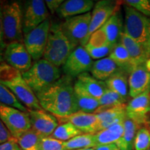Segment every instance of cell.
Masks as SVG:
<instances>
[{"label": "cell", "mask_w": 150, "mask_h": 150, "mask_svg": "<svg viewBox=\"0 0 150 150\" xmlns=\"http://www.w3.org/2000/svg\"><path fill=\"white\" fill-rule=\"evenodd\" d=\"M73 78L63 75L51 86L37 94L41 108L56 117H67L78 111Z\"/></svg>", "instance_id": "6da1fadb"}, {"label": "cell", "mask_w": 150, "mask_h": 150, "mask_svg": "<svg viewBox=\"0 0 150 150\" xmlns=\"http://www.w3.org/2000/svg\"><path fill=\"white\" fill-rule=\"evenodd\" d=\"M59 67L44 59L35 61L31 68L22 74V77L35 95L51 86L61 77Z\"/></svg>", "instance_id": "7a4b0ae2"}, {"label": "cell", "mask_w": 150, "mask_h": 150, "mask_svg": "<svg viewBox=\"0 0 150 150\" xmlns=\"http://www.w3.org/2000/svg\"><path fill=\"white\" fill-rule=\"evenodd\" d=\"M74 47L65 36L61 24H52L43 59L59 67L65 64Z\"/></svg>", "instance_id": "3957f363"}, {"label": "cell", "mask_w": 150, "mask_h": 150, "mask_svg": "<svg viewBox=\"0 0 150 150\" xmlns=\"http://www.w3.org/2000/svg\"><path fill=\"white\" fill-rule=\"evenodd\" d=\"M124 32L143 47L149 54L150 47V19L126 4L124 6Z\"/></svg>", "instance_id": "277c9868"}, {"label": "cell", "mask_w": 150, "mask_h": 150, "mask_svg": "<svg viewBox=\"0 0 150 150\" xmlns=\"http://www.w3.org/2000/svg\"><path fill=\"white\" fill-rule=\"evenodd\" d=\"M23 12L17 1L8 2L1 6V21L6 42H22Z\"/></svg>", "instance_id": "5b68a950"}, {"label": "cell", "mask_w": 150, "mask_h": 150, "mask_svg": "<svg viewBox=\"0 0 150 150\" xmlns=\"http://www.w3.org/2000/svg\"><path fill=\"white\" fill-rule=\"evenodd\" d=\"M0 119L11 133L13 138H18L31 129L28 112L0 103Z\"/></svg>", "instance_id": "8992f818"}, {"label": "cell", "mask_w": 150, "mask_h": 150, "mask_svg": "<svg viewBox=\"0 0 150 150\" xmlns=\"http://www.w3.org/2000/svg\"><path fill=\"white\" fill-rule=\"evenodd\" d=\"M51 22L47 19L40 25L24 35L23 43L33 61L42 59L47 44Z\"/></svg>", "instance_id": "52a82bcc"}, {"label": "cell", "mask_w": 150, "mask_h": 150, "mask_svg": "<svg viewBox=\"0 0 150 150\" xmlns=\"http://www.w3.org/2000/svg\"><path fill=\"white\" fill-rule=\"evenodd\" d=\"M91 13L80 15L67 18L61 24V29L74 48L79 46L85 40L89 31Z\"/></svg>", "instance_id": "ba28073f"}, {"label": "cell", "mask_w": 150, "mask_h": 150, "mask_svg": "<svg viewBox=\"0 0 150 150\" xmlns=\"http://www.w3.org/2000/svg\"><path fill=\"white\" fill-rule=\"evenodd\" d=\"M117 10H119L118 1L110 0H102L97 1L94 6L93 13H91V20L88 33L81 45L83 47L86 46L88 42L91 35L101 29Z\"/></svg>", "instance_id": "9c48e42d"}, {"label": "cell", "mask_w": 150, "mask_h": 150, "mask_svg": "<svg viewBox=\"0 0 150 150\" xmlns=\"http://www.w3.org/2000/svg\"><path fill=\"white\" fill-rule=\"evenodd\" d=\"M93 59L84 47H76L63 65L65 75L71 77H78L79 75L91 71L93 67Z\"/></svg>", "instance_id": "30bf717a"}, {"label": "cell", "mask_w": 150, "mask_h": 150, "mask_svg": "<svg viewBox=\"0 0 150 150\" xmlns=\"http://www.w3.org/2000/svg\"><path fill=\"white\" fill-rule=\"evenodd\" d=\"M22 12L24 35L35 29L48 19L47 8L45 1L42 0L27 1Z\"/></svg>", "instance_id": "8fae6325"}, {"label": "cell", "mask_w": 150, "mask_h": 150, "mask_svg": "<svg viewBox=\"0 0 150 150\" xmlns=\"http://www.w3.org/2000/svg\"><path fill=\"white\" fill-rule=\"evenodd\" d=\"M127 117L141 127H150V92H145L134 97L127 104Z\"/></svg>", "instance_id": "7c38bea8"}, {"label": "cell", "mask_w": 150, "mask_h": 150, "mask_svg": "<svg viewBox=\"0 0 150 150\" xmlns=\"http://www.w3.org/2000/svg\"><path fill=\"white\" fill-rule=\"evenodd\" d=\"M14 94L28 110L42 109L35 93L24 80L22 75L10 81L0 82Z\"/></svg>", "instance_id": "4fadbf2b"}, {"label": "cell", "mask_w": 150, "mask_h": 150, "mask_svg": "<svg viewBox=\"0 0 150 150\" xmlns=\"http://www.w3.org/2000/svg\"><path fill=\"white\" fill-rule=\"evenodd\" d=\"M4 60L6 63L22 74L32 66V58L23 42H15L7 45L4 52Z\"/></svg>", "instance_id": "5bb4252c"}, {"label": "cell", "mask_w": 150, "mask_h": 150, "mask_svg": "<svg viewBox=\"0 0 150 150\" xmlns=\"http://www.w3.org/2000/svg\"><path fill=\"white\" fill-rule=\"evenodd\" d=\"M31 129L43 137L52 136L59 126L57 117L44 109L28 110Z\"/></svg>", "instance_id": "9a60e30c"}, {"label": "cell", "mask_w": 150, "mask_h": 150, "mask_svg": "<svg viewBox=\"0 0 150 150\" xmlns=\"http://www.w3.org/2000/svg\"><path fill=\"white\" fill-rule=\"evenodd\" d=\"M59 122H70L83 134H95L99 131V121L94 113L77 111L63 117H57Z\"/></svg>", "instance_id": "2e32d148"}, {"label": "cell", "mask_w": 150, "mask_h": 150, "mask_svg": "<svg viewBox=\"0 0 150 150\" xmlns=\"http://www.w3.org/2000/svg\"><path fill=\"white\" fill-rule=\"evenodd\" d=\"M129 96L132 98L145 92H150V70L146 65L136 66L129 76Z\"/></svg>", "instance_id": "e0dca14e"}, {"label": "cell", "mask_w": 150, "mask_h": 150, "mask_svg": "<svg viewBox=\"0 0 150 150\" xmlns=\"http://www.w3.org/2000/svg\"><path fill=\"white\" fill-rule=\"evenodd\" d=\"M99 29L102 31L108 43L110 45L115 46L120 42L121 35L124 29L122 16L120 11H116Z\"/></svg>", "instance_id": "ac0fdd59"}, {"label": "cell", "mask_w": 150, "mask_h": 150, "mask_svg": "<svg viewBox=\"0 0 150 150\" xmlns=\"http://www.w3.org/2000/svg\"><path fill=\"white\" fill-rule=\"evenodd\" d=\"M93 6L92 0H67L63 1L56 13L61 18L67 19L88 13Z\"/></svg>", "instance_id": "d6986e66"}, {"label": "cell", "mask_w": 150, "mask_h": 150, "mask_svg": "<svg viewBox=\"0 0 150 150\" xmlns=\"http://www.w3.org/2000/svg\"><path fill=\"white\" fill-rule=\"evenodd\" d=\"M126 107L127 104H123L94 113L99 121V131L107 129L116 123L125 121L127 117Z\"/></svg>", "instance_id": "ffe728a7"}, {"label": "cell", "mask_w": 150, "mask_h": 150, "mask_svg": "<svg viewBox=\"0 0 150 150\" xmlns=\"http://www.w3.org/2000/svg\"><path fill=\"white\" fill-rule=\"evenodd\" d=\"M120 42L128 52L135 66L146 65L150 57L147 50L143 47L129 37L124 31L122 33Z\"/></svg>", "instance_id": "44dd1931"}, {"label": "cell", "mask_w": 150, "mask_h": 150, "mask_svg": "<svg viewBox=\"0 0 150 150\" xmlns=\"http://www.w3.org/2000/svg\"><path fill=\"white\" fill-rule=\"evenodd\" d=\"M75 83L79 86L82 89L87 92L95 98L99 99L107 89L105 82L97 80L88 72L81 74L75 81Z\"/></svg>", "instance_id": "7402d4cb"}, {"label": "cell", "mask_w": 150, "mask_h": 150, "mask_svg": "<svg viewBox=\"0 0 150 150\" xmlns=\"http://www.w3.org/2000/svg\"><path fill=\"white\" fill-rule=\"evenodd\" d=\"M120 70L119 67L109 57L94 62L91 72L92 76L99 81H106Z\"/></svg>", "instance_id": "603a6c76"}, {"label": "cell", "mask_w": 150, "mask_h": 150, "mask_svg": "<svg viewBox=\"0 0 150 150\" xmlns=\"http://www.w3.org/2000/svg\"><path fill=\"white\" fill-rule=\"evenodd\" d=\"M74 90L78 111L95 113L100 106L99 99L91 96L75 83H74Z\"/></svg>", "instance_id": "cb8c5ba5"}, {"label": "cell", "mask_w": 150, "mask_h": 150, "mask_svg": "<svg viewBox=\"0 0 150 150\" xmlns=\"http://www.w3.org/2000/svg\"><path fill=\"white\" fill-rule=\"evenodd\" d=\"M126 119V118H125ZM124 121L116 123L108 128L104 129L94 134L97 145L117 143L124 134Z\"/></svg>", "instance_id": "d4e9b609"}, {"label": "cell", "mask_w": 150, "mask_h": 150, "mask_svg": "<svg viewBox=\"0 0 150 150\" xmlns=\"http://www.w3.org/2000/svg\"><path fill=\"white\" fill-rule=\"evenodd\" d=\"M142 127L128 117L124 121V134L116 143L121 150H133L134 149V140L137 131Z\"/></svg>", "instance_id": "484cf974"}, {"label": "cell", "mask_w": 150, "mask_h": 150, "mask_svg": "<svg viewBox=\"0 0 150 150\" xmlns=\"http://www.w3.org/2000/svg\"><path fill=\"white\" fill-rule=\"evenodd\" d=\"M108 57L115 62L120 70L127 74H130L136 67L131 61L128 52L121 42H119L114 47Z\"/></svg>", "instance_id": "4316f807"}, {"label": "cell", "mask_w": 150, "mask_h": 150, "mask_svg": "<svg viewBox=\"0 0 150 150\" xmlns=\"http://www.w3.org/2000/svg\"><path fill=\"white\" fill-rule=\"evenodd\" d=\"M108 89L111 90L118 95L127 99L129 95V79L127 74L122 70L117 71L110 78L105 81Z\"/></svg>", "instance_id": "83f0119b"}, {"label": "cell", "mask_w": 150, "mask_h": 150, "mask_svg": "<svg viewBox=\"0 0 150 150\" xmlns=\"http://www.w3.org/2000/svg\"><path fill=\"white\" fill-rule=\"evenodd\" d=\"M42 138L44 137L31 129L22 134L16 140L22 150H40Z\"/></svg>", "instance_id": "f1b7e54d"}, {"label": "cell", "mask_w": 150, "mask_h": 150, "mask_svg": "<svg viewBox=\"0 0 150 150\" xmlns=\"http://www.w3.org/2000/svg\"><path fill=\"white\" fill-rule=\"evenodd\" d=\"M97 146L94 134H83L64 142L65 150L95 148Z\"/></svg>", "instance_id": "f546056e"}, {"label": "cell", "mask_w": 150, "mask_h": 150, "mask_svg": "<svg viewBox=\"0 0 150 150\" xmlns=\"http://www.w3.org/2000/svg\"><path fill=\"white\" fill-rule=\"evenodd\" d=\"M127 102V99H124L122 97L118 95L111 90L107 89L104 92V95L99 99V108L95 111V113L102 111L103 110L107 109V108L115 107V106H120V105L126 104Z\"/></svg>", "instance_id": "4dcf8cb0"}, {"label": "cell", "mask_w": 150, "mask_h": 150, "mask_svg": "<svg viewBox=\"0 0 150 150\" xmlns=\"http://www.w3.org/2000/svg\"><path fill=\"white\" fill-rule=\"evenodd\" d=\"M81 134H83V133L72 123L63 122L57 127L51 136L57 140L65 142Z\"/></svg>", "instance_id": "1f68e13d"}, {"label": "cell", "mask_w": 150, "mask_h": 150, "mask_svg": "<svg viewBox=\"0 0 150 150\" xmlns=\"http://www.w3.org/2000/svg\"><path fill=\"white\" fill-rule=\"evenodd\" d=\"M0 103L12 106L24 112H28V109L17 99L13 93L6 86L0 83Z\"/></svg>", "instance_id": "d6a6232c"}, {"label": "cell", "mask_w": 150, "mask_h": 150, "mask_svg": "<svg viewBox=\"0 0 150 150\" xmlns=\"http://www.w3.org/2000/svg\"><path fill=\"white\" fill-rule=\"evenodd\" d=\"M150 147V128L142 127L137 131L134 140L135 150H148Z\"/></svg>", "instance_id": "836d02e7"}, {"label": "cell", "mask_w": 150, "mask_h": 150, "mask_svg": "<svg viewBox=\"0 0 150 150\" xmlns=\"http://www.w3.org/2000/svg\"><path fill=\"white\" fill-rule=\"evenodd\" d=\"M114 47L115 46L110 45L102 46H93L87 44L86 46H84V48L91 56L92 59L99 60L106 58V56L110 55Z\"/></svg>", "instance_id": "e575fe53"}, {"label": "cell", "mask_w": 150, "mask_h": 150, "mask_svg": "<svg viewBox=\"0 0 150 150\" xmlns=\"http://www.w3.org/2000/svg\"><path fill=\"white\" fill-rule=\"evenodd\" d=\"M22 74L14 67L11 66L8 63H0V82L10 81L18 76H21Z\"/></svg>", "instance_id": "d590c367"}, {"label": "cell", "mask_w": 150, "mask_h": 150, "mask_svg": "<svg viewBox=\"0 0 150 150\" xmlns=\"http://www.w3.org/2000/svg\"><path fill=\"white\" fill-rule=\"evenodd\" d=\"M123 2L150 19V0H126Z\"/></svg>", "instance_id": "8d00e7d4"}, {"label": "cell", "mask_w": 150, "mask_h": 150, "mask_svg": "<svg viewBox=\"0 0 150 150\" xmlns=\"http://www.w3.org/2000/svg\"><path fill=\"white\" fill-rule=\"evenodd\" d=\"M40 150H65L64 142L52 137H44L40 142Z\"/></svg>", "instance_id": "74e56055"}, {"label": "cell", "mask_w": 150, "mask_h": 150, "mask_svg": "<svg viewBox=\"0 0 150 150\" xmlns=\"http://www.w3.org/2000/svg\"><path fill=\"white\" fill-rule=\"evenodd\" d=\"M6 42L4 35L2 21H1V7L0 8V63H2L4 59V52L6 47Z\"/></svg>", "instance_id": "f35d334b"}, {"label": "cell", "mask_w": 150, "mask_h": 150, "mask_svg": "<svg viewBox=\"0 0 150 150\" xmlns=\"http://www.w3.org/2000/svg\"><path fill=\"white\" fill-rule=\"evenodd\" d=\"M11 138H13V137L11 133L0 119V144L8 141Z\"/></svg>", "instance_id": "ab89813d"}, {"label": "cell", "mask_w": 150, "mask_h": 150, "mask_svg": "<svg viewBox=\"0 0 150 150\" xmlns=\"http://www.w3.org/2000/svg\"><path fill=\"white\" fill-rule=\"evenodd\" d=\"M0 150H21L19 147L17 140L13 138L8 141L0 144Z\"/></svg>", "instance_id": "60d3db41"}, {"label": "cell", "mask_w": 150, "mask_h": 150, "mask_svg": "<svg viewBox=\"0 0 150 150\" xmlns=\"http://www.w3.org/2000/svg\"><path fill=\"white\" fill-rule=\"evenodd\" d=\"M63 0H47L45 1L47 8L50 11L52 14L57 12L58 9L63 3Z\"/></svg>", "instance_id": "b9f144b4"}, {"label": "cell", "mask_w": 150, "mask_h": 150, "mask_svg": "<svg viewBox=\"0 0 150 150\" xmlns=\"http://www.w3.org/2000/svg\"><path fill=\"white\" fill-rule=\"evenodd\" d=\"M95 150H121L115 143L108 144V145H97L94 148Z\"/></svg>", "instance_id": "7bdbcfd3"}, {"label": "cell", "mask_w": 150, "mask_h": 150, "mask_svg": "<svg viewBox=\"0 0 150 150\" xmlns=\"http://www.w3.org/2000/svg\"><path fill=\"white\" fill-rule=\"evenodd\" d=\"M74 150H95L94 148H88V149H74Z\"/></svg>", "instance_id": "ee69618b"}, {"label": "cell", "mask_w": 150, "mask_h": 150, "mask_svg": "<svg viewBox=\"0 0 150 150\" xmlns=\"http://www.w3.org/2000/svg\"><path fill=\"white\" fill-rule=\"evenodd\" d=\"M149 57H150V47H149Z\"/></svg>", "instance_id": "f6af8a7d"}, {"label": "cell", "mask_w": 150, "mask_h": 150, "mask_svg": "<svg viewBox=\"0 0 150 150\" xmlns=\"http://www.w3.org/2000/svg\"><path fill=\"white\" fill-rule=\"evenodd\" d=\"M149 128H150V127H149ZM148 150H150V147L149 148V149H148Z\"/></svg>", "instance_id": "bcb514c9"}, {"label": "cell", "mask_w": 150, "mask_h": 150, "mask_svg": "<svg viewBox=\"0 0 150 150\" xmlns=\"http://www.w3.org/2000/svg\"><path fill=\"white\" fill-rule=\"evenodd\" d=\"M1 4H0V8H1Z\"/></svg>", "instance_id": "7dc6e473"}]
</instances>
